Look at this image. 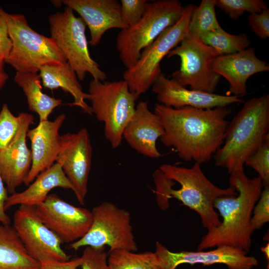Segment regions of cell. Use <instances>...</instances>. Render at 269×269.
Wrapping results in <instances>:
<instances>
[{
    "label": "cell",
    "instance_id": "e575fe53",
    "mask_svg": "<svg viewBox=\"0 0 269 269\" xmlns=\"http://www.w3.org/2000/svg\"><path fill=\"white\" fill-rule=\"evenodd\" d=\"M248 21L252 31L261 39L269 37V9L267 7L260 13H250Z\"/></svg>",
    "mask_w": 269,
    "mask_h": 269
},
{
    "label": "cell",
    "instance_id": "6da1fadb",
    "mask_svg": "<svg viewBox=\"0 0 269 269\" xmlns=\"http://www.w3.org/2000/svg\"><path fill=\"white\" fill-rule=\"evenodd\" d=\"M155 113L164 129L161 143L175 149L178 156L200 164L211 159L222 145L229 122L230 109H175L156 104Z\"/></svg>",
    "mask_w": 269,
    "mask_h": 269
},
{
    "label": "cell",
    "instance_id": "7c38bea8",
    "mask_svg": "<svg viewBox=\"0 0 269 269\" xmlns=\"http://www.w3.org/2000/svg\"><path fill=\"white\" fill-rule=\"evenodd\" d=\"M13 227L29 255L40 265L70 260L59 238L42 222L35 207L20 205L13 217Z\"/></svg>",
    "mask_w": 269,
    "mask_h": 269
},
{
    "label": "cell",
    "instance_id": "2e32d148",
    "mask_svg": "<svg viewBox=\"0 0 269 269\" xmlns=\"http://www.w3.org/2000/svg\"><path fill=\"white\" fill-rule=\"evenodd\" d=\"M18 117L16 133L7 146L0 150V174L10 194L24 183L32 164L31 151L27 147L26 137L34 117L24 112L19 113Z\"/></svg>",
    "mask_w": 269,
    "mask_h": 269
},
{
    "label": "cell",
    "instance_id": "5bb4252c",
    "mask_svg": "<svg viewBox=\"0 0 269 269\" xmlns=\"http://www.w3.org/2000/svg\"><path fill=\"white\" fill-rule=\"evenodd\" d=\"M35 209L44 224L62 244H71L82 238L92 224L91 211L73 205L55 194H49Z\"/></svg>",
    "mask_w": 269,
    "mask_h": 269
},
{
    "label": "cell",
    "instance_id": "cb8c5ba5",
    "mask_svg": "<svg viewBox=\"0 0 269 269\" xmlns=\"http://www.w3.org/2000/svg\"><path fill=\"white\" fill-rule=\"evenodd\" d=\"M10 225L0 224V269H39Z\"/></svg>",
    "mask_w": 269,
    "mask_h": 269
},
{
    "label": "cell",
    "instance_id": "4dcf8cb0",
    "mask_svg": "<svg viewBox=\"0 0 269 269\" xmlns=\"http://www.w3.org/2000/svg\"><path fill=\"white\" fill-rule=\"evenodd\" d=\"M18 116H14L7 105L4 104L0 112V150L4 148L17 132Z\"/></svg>",
    "mask_w": 269,
    "mask_h": 269
},
{
    "label": "cell",
    "instance_id": "603a6c76",
    "mask_svg": "<svg viewBox=\"0 0 269 269\" xmlns=\"http://www.w3.org/2000/svg\"><path fill=\"white\" fill-rule=\"evenodd\" d=\"M39 74L45 88L51 90L61 88L73 98L69 105L79 107L86 114L92 115L90 106L86 102L89 95L83 91L76 72L67 62L44 65Z\"/></svg>",
    "mask_w": 269,
    "mask_h": 269
},
{
    "label": "cell",
    "instance_id": "44dd1931",
    "mask_svg": "<svg viewBox=\"0 0 269 269\" xmlns=\"http://www.w3.org/2000/svg\"><path fill=\"white\" fill-rule=\"evenodd\" d=\"M163 133L162 123L158 116L149 110L148 102L140 101L124 130L123 138L140 154L157 158L161 154L156 147V141Z\"/></svg>",
    "mask_w": 269,
    "mask_h": 269
},
{
    "label": "cell",
    "instance_id": "d6a6232c",
    "mask_svg": "<svg viewBox=\"0 0 269 269\" xmlns=\"http://www.w3.org/2000/svg\"><path fill=\"white\" fill-rule=\"evenodd\" d=\"M269 221V185L264 186L255 205L251 219L253 231L261 228Z\"/></svg>",
    "mask_w": 269,
    "mask_h": 269
},
{
    "label": "cell",
    "instance_id": "7402d4cb",
    "mask_svg": "<svg viewBox=\"0 0 269 269\" xmlns=\"http://www.w3.org/2000/svg\"><path fill=\"white\" fill-rule=\"evenodd\" d=\"M60 187L73 191V187L61 165L55 162L39 173L24 190L8 196L5 202L6 211L16 205L36 207L43 202L53 188Z\"/></svg>",
    "mask_w": 269,
    "mask_h": 269
},
{
    "label": "cell",
    "instance_id": "8fae6325",
    "mask_svg": "<svg viewBox=\"0 0 269 269\" xmlns=\"http://www.w3.org/2000/svg\"><path fill=\"white\" fill-rule=\"evenodd\" d=\"M218 55L215 49L188 31L166 56H177L180 59V68L172 73L171 78L183 87L189 86L190 89L214 93L221 77L213 71L212 62Z\"/></svg>",
    "mask_w": 269,
    "mask_h": 269
},
{
    "label": "cell",
    "instance_id": "f35d334b",
    "mask_svg": "<svg viewBox=\"0 0 269 269\" xmlns=\"http://www.w3.org/2000/svg\"><path fill=\"white\" fill-rule=\"evenodd\" d=\"M8 79V75L4 70L0 71V90L4 86Z\"/></svg>",
    "mask_w": 269,
    "mask_h": 269
},
{
    "label": "cell",
    "instance_id": "1f68e13d",
    "mask_svg": "<svg viewBox=\"0 0 269 269\" xmlns=\"http://www.w3.org/2000/svg\"><path fill=\"white\" fill-rule=\"evenodd\" d=\"M105 247H85L82 256V269H110Z\"/></svg>",
    "mask_w": 269,
    "mask_h": 269
},
{
    "label": "cell",
    "instance_id": "8d00e7d4",
    "mask_svg": "<svg viewBox=\"0 0 269 269\" xmlns=\"http://www.w3.org/2000/svg\"><path fill=\"white\" fill-rule=\"evenodd\" d=\"M81 263V257L65 262H50L41 265L39 269H77Z\"/></svg>",
    "mask_w": 269,
    "mask_h": 269
},
{
    "label": "cell",
    "instance_id": "74e56055",
    "mask_svg": "<svg viewBox=\"0 0 269 269\" xmlns=\"http://www.w3.org/2000/svg\"><path fill=\"white\" fill-rule=\"evenodd\" d=\"M8 191L0 174V224L10 225V219L6 213L5 202L8 197Z\"/></svg>",
    "mask_w": 269,
    "mask_h": 269
},
{
    "label": "cell",
    "instance_id": "9c48e42d",
    "mask_svg": "<svg viewBox=\"0 0 269 269\" xmlns=\"http://www.w3.org/2000/svg\"><path fill=\"white\" fill-rule=\"evenodd\" d=\"M51 37L65 57L67 62L76 73L79 80H83L89 73L93 79L106 81L107 75L91 56L86 36V25L74 11L66 6L48 17Z\"/></svg>",
    "mask_w": 269,
    "mask_h": 269
},
{
    "label": "cell",
    "instance_id": "5b68a950",
    "mask_svg": "<svg viewBox=\"0 0 269 269\" xmlns=\"http://www.w3.org/2000/svg\"><path fill=\"white\" fill-rule=\"evenodd\" d=\"M92 113L104 124V135L113 148L120 146L124 130L133 116L138 98L125 80L93 79L88 88Z\"/></svg>",
    "mask_w": 269,
    "mask_h": 269
},
{
    "label": "cell",
    "instance_id": "836d02e7",
    "mask_svg": "<svg viewBox=\"0 0 269 269\" xmlns=\"http://www.w3.org/2000/svg\"><path fill=\"white\" fill-rule=\"evenodd\" d=\"M120 1L123 19L129 26L140 20L148 2L146 0H121Z\"/></svg>",
    "mask_w": 269,
    "mask_h": 269
},
{
    "label": "cell",
    "instance_id": "52a82bcc",
    "mask_svg": "<svg viewBox=\"0 0 269 269\" xmlns=\"http://www.w3.org/2000/svg\"><path fill=\"white\" fill-rule=\"evenodd\" d=\"M7 21L12 46L4 62L16 72L39 73L44 65L67 62L54 40L31 28L24 15L8 13Z\"/></svg>",
    "mask_w": 269,
    "mask_h": 269
},
{
    "label": "cell",
    "instance_id": "3957f363",
    "mask_svg": "<svg viewBox=\"0 0 269 269\" xmlns=\"http://www.w3.org/2000/svg\"><path fill=\"white\" fill-rule=\"evenodd\" d=\"M153 177L160 206H167L170 198L177 199L197 212L203 227L208 230L221 224L214 207L215 200L221 196L237 194L231 186L223 189L214 184L198 163L190 168L164 163L154 171Z\"/></svg>",
    "mask_w": 269,
    "mask_h": 269
},
{
    "label": "cell",
    "instance_id": "ba28073f",
    "mask_svg": "<svg viewBox=\"0 0 269 269\" xmlns=\"http://www.w3.org/2000/svg\"><path fill=\"white\" fill-rule=\"evenodd\" d=\"M196 7L192 4L183 7L178 20L166 28L141 52L136 62L123 74L130 91L138 98L153 84L161 72L160 62L177 46L188 32L191 13Z\"/></svg>",
    "mask_w": 269,
    "mask_h": 269
},
{
    "label": "cell",
    "instance_id": "9a60e30c",
    "mask_svg": "<svg viewBox=\"0 0 269 269\" xmlns=\"http://www.w3.org/2000/svg\"><path fill=\"white\" fill-rule=\"evenodd\" d=\"M155 253L161 269H175L181 264H202L209 266L216 264H224L229 269H252L258 265L253 256L237 248L229 246L217 247L209 251L196 252L181 251L173 252L159 242L155 245Z\"/></svg>",
    "mask_w": 269,
    "mask_h": 269
},
{
    "label": "cell",
    "instance_id": "d4e9b609",
    "mask_svg": "<svg viewBox=\"0 0 269 269\" xmlns=\"http://www.w3.org/2000/svg\"><path fill=\"white\" fill-rule=\"evenodd\" d=\"M14 81L22 90L29 110L38 115L40 122L48 120L53 110L62 103L61 99L42 92L41 78L38 73L16 72Z\"/></svg>",
    "mask_w": 269,
    "mask_h": 269
},
{
    "label": "cell",
    "instance_id": "7a4b0ae2",
    "mask_svg": "<svg viewBox=\"0 0 269 269\" xmlns=\"http://www.w3.org/2000/svg\"><path fill=\"white\" fill-rule=\"evenodd\" d=\"M230 186L237 192L234 196L217 198L214 207L222 217L220 225L208 230L197 250L220 246H229L250 251L254 232L251 219L255 205L264 187L261 178H249L242 168L230 174Z\"/></svg>",
    "mask_w": 269,
    "mask_h": 269
},
{
    "label": "cell",
    "instance_id": "e0dca14e",
    "mask_svg": "<svg viewBox=\"0 0 269 269\" xmlns=\"http://www.w3.org/2000/svg\"><path fill=\"white\" fill-rule=\"evenodd\" d=\"M152 91L157 100L165 107L175 109L190 107L199 109L226 107L234 103H242L244 100L234 95H222L188 89L176 81L165 77L161 73L152 86Z\"/></svg>",
    "mask_w": 269,
    "mask_h": 269
},
{
    "label": "cell",
    "instance_id": "ffe728a7",
    "mask_svg": "<svg viewBox=\"0 0 269 269\" xmlns=\"http://www.w3.org/2000/svg\"><path fill=\"white\" fill-rule=\"evenodd\" d=\"M65 119V115L60 114L54 120L39 122L35 128L28 130L27 137L31 142L32 164L23 183L26 186L56 162L61 145L59 130Z\"/></svg>",
    "mask_w": 269,
    "mask_h": 269
},
{
    "label": "cell",
    "instance_id": "8992f818",
    "mask_svg": "<svg viewBox=\"0 0 269 269\" xmlns=\"http://www.w3.org/2000/svg\"><path fill=\"white\" fill-rule=\"evenodd\" d=\"M183 7L177 0L148 2L140 20L121 30L117 36L116 47L120 59L126 69L136 62L144 48L178 20Z\"/></svg>",
    "mask_w": 269,
    "mask_h": 269
},
{
    "label": "cell",
    "instance_id": "83f0119b",
    "mask_svg": "<svg viewBox=\"0 0 269 269\" xmlns=\"http://www.w3.org/2000/svg\"><path fill=\"white\" fill-rule=\"evenodd\" d=\"M215 0H202L193 9L189 22L188 31L199 38L202 35L215 30L221 26L215 11Z\"/></svg>",
    "mask_w": 269,
    "mask_h": 269
},
{
    "label": "cell",
    "instance_id": "f546056e",
    "mask_svg": "<svg viewBox=\"0 0 269 269\" xmlns=\"http://www.w3.org/2000/svg\"><path fill=\"white\" fill-rule=\"evenodd\" d=\"M245 164L257 172L264 186L269 185V135Z\"/></svg>",
    "mask_w": 269,
    "mask_h": 269
},
{
    "label": "cell",
    "instance_id": "484cf974",
    "mask_svg": "<svg viewBox=\"0 0 269 269\" xmlns=\"http://www.w3.org/2000/svg\"><path fill=\"white\" fill-rule=\"evenodd\" d=\"M110 269H161L155 252L135 253L126 250L109 251Z\"/></svg>",
    "mask_w": 269,
    "mask_h": 269
},
{
    "label": "cell",
    "instance_id": "60d3db41",
    "mask_svg": "<svg viewBox=\"0 0 269 269\" xmlns=\"http://www.w3.org/2000/svg\"><path fill=\"white\" fill-rule=\"evenodd\" d=\"M4 59L0 55V71L3 69Z\"/></svg>",
    "mask_w": 269,
    "mask_h": 269
},
{
    "label": "cell",
    "instance_id": "ab89813d",
    "mask_svg": "<svg viewBox=\"0 0 269 269\" xmlns=\"http://www.w3.org/2000/svg\"><path fill=\"white\" fill-rule=\"evenodd\" d=\"M261 251L265 255L268 262L269 261V243L267 244L265 246L261 248Z\"/></svg>",
    "mask_w": 269,
    "mask_h": 269
},
{
    "label": "cell",
    "instance_id": "4fadbf2b",
    "mask_svg": "<svg viewBox=\"0 0 269 269\" xmlns=\"http://www.w3.org/2000/svg\"><path fill=\"white\" fill-rule=\"evenodd\" d=\"M92 158V146L86 128L61 135L56 162L59 163L73 187L79 203L84 205Z\"/></svg>",
    "mask_w": 269,
    "mask_h": 269
},
{
    "label": "cell",
    "instance_id": "d590c367",
    "mask_svg": "<svg viewBox=\"0 0 269 269\" xmlns=\"http://www.w3.org/2000/svg\"><path fill=\"white\" fill-rule=\"evenodd\" d=\"M7 14L0 6V55L4 60L8 57L12 46L8 34Z\"/></svg>",
    "mask_w": 269,
    "mask_h": 269
},
{
    "label": "cell",
    "instance_id": "30bf717a",
    "mask_svg": "<svg viewBox=\"0 0 269 269\" xmlns=\"http://www.w3.org/2000/svg\"><path fill=\"white\" fill-rule=\"evenodd\" d=\"M91 213L92 221L89 230L82 238L70 244V248L77 251L83 247L107 245L110 247V251L120 249L137 251L128 211L112 203L104 202L94 207Z\"/></svg>",
    "mask_w": 269,
    "mask_h": 269
},
{
    "label": "cell",
    "instance_id": "277c9868",
    "mask_svg": "<svg viewBox=\"0 0 269 269\" xmlns=\"http://www.w3.org/2000/svg\"><path fill=\"white\" fill-rule=\"evenodd\" d=\"M269 95L249 99L229 122L224 142L213 156L215 165L230 174L244 168L269 135Z\"/></svg>",
    "mask_w": 269,
    "mask_h": 269
},
{
    "label": "cell",
    "instance_id": "f1b7e54d",
    "mask_svg": "<svg viewBox=\"0 0 269 269\" xmlns=\"http://www.w3.org/2000/svg\"><path fill=\"white\" fill-rule=\"evenodd\" d=\"M215 5L232 19H238L245 12L260 13L268 7L262 0H215Z\"/></svg>",
    "mask_w": 269,
    "mask_h": 269
},
{
    "label": "cell",
    "instance_id": "d6986e66",
    "mask_svg": "<svg viewBox=\"0 0 269 269\" xmlns=\"http://www.w3.org/2000/svg\"><path fill=\"white\" fill-rule=\"evenodd\" d=\"M212 68L228 81L230 86L226 95L241 97L247 94V82L251 76L269 70V64L257 56L253 47L216 56L212 61Z\"/></svg>",
    "mask_w": 269,
    "mask_h": 269
},
{
    "label": "cell",
    "instance_id": "4316f807",
    "mask_svg": "<svg viewBox=\"0 0 269 269\" xmlns=\"http://www.w3.org/2000/svg\"><path fill=\"white\" fill-rule=\"evenodd\" d=\"M199 39L215 49L219 55L241 51L247 49L250 44L249 37L245 33L232 34L221 27L202 35Z\"/></svg>",
    "mask_w": 269,
    "mask_h": 269
},
{
    "label": "cell",
    "instance_id": "ac0fdd59",
    "mask_svg": "<svg viewBox=\"0 0 269 269\" xmlns=\"http://www.w3.org/2000/svg\"><path fill=\"white\" fill-rule=\"evenodd\" d=\"M62 2L78 13L88 27L91 46H97L109 29L129 27L123 19L117 0H63Z\"/></svg>",
    "mask_w": 269,
    "mask_h": 269
}]
</instances>
